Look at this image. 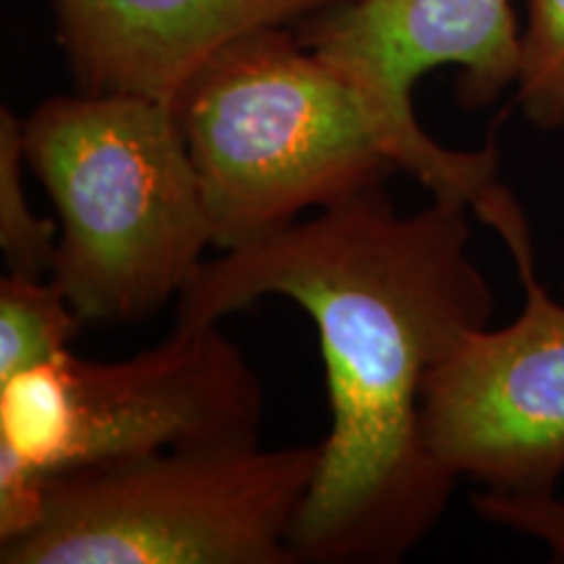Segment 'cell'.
<instances>
[{
    "instance_id": "obj_5",
    "label": "cell",
    "mask_w": 564,
    "mask_h": 564,
    "mask_svg": "<svg viewBox=\"0 0 564 564\" xmlns=\"http://www.w3.org/2000/svg\"><path fill=\"white\" fill-rule=\"evenodd\" d=\"M264 392L217 324L178 322L126 361L74 350L0 387V442L55 476L186 447L259 442Z\"/></svg>"
},
{
    "instance_id": "obj_3",
    "label": "cell",
    "mask_w": 564,
    "mask_h": 564,
    "mask_svg": "<svg viewBox=\"0 0 564 564\" xmlns=\"http://www.w3.org/2000/svg\"><path fill=\"white\" fill-rule=\"evenodd\" d=\"M21 126L61 223L51 278L79 319L131 324L178 299L215 236L173 105L82 91Z\"/></svg>"
},
{
    "instance_id": "obj_1",
    "label": "cell",
    "mask_w": 564,
    "mask_h": 564,
    "mask_svg": "<svg viewBox=\"0 0 564 564\" xmlns=\"http://www.w3.org/2000/svg\"><path fill=\"white\" fill-rule=\"evenodd\" d=\"M468 209L434 199L400 215L371 188L202 262L175 299L186 324H217L264 295L312 314L333 429L291 533L299 562H400L447 510L457 478L426 447L423 384L497 306L470 257Z\"/></svg>"
},
{
    "instance_id": "obj_6",
    "label": "cell",
    "mask_w": 564,
    "mask_h": 564,
    "mask_svg": "<svg viewBox=\"0 0 564 564\" xmlns=\"http://www.w3.org/2000/svg\"><path fill=\"white\" fill-rule=\"evenodd\" d=\"M523 280V312L474 329L426 377L423 436L444 474L484 489L552 494L564 478V306L535 274L514 196L489 223Z\"/></svg>"
},
{
    "instance_id": "obj_4",
    "label": "cell",
    "mask_w": 564,
    "mask_h": 564,
    "mask_svg": "<svg viewBox=\"0 0 564 564\" xmlns=\"http://www.w3.org/2000/svg\"><path fill=\"white\" fill-rule=\"evenodd\" d=\"M319 444L186 447L47 481L3 564H291Z\"/></svg>"
},
{
    "instance_id": "obj_7",
    "label": "cell",
    "mask_w": 564,
    "mask_h": 564,
    "mask_svg": "<svg viewBox=\"0 0 564 564\" xmlns=\"http://www.w3.org/2000/svg\"><path fill=\"white\" fill-rule=\"evenodd\" d=\"M301 40L345 70L377 105L398 147L400 171L434 199L478 212L502 183L494 141L476 152L436 144L415 121L413 84L457 66V97L484 108L514 87L520 30L510 0H350L306 19Z\"/></svg>"
},
{
    "instance_id": "obj_9",
    "label": "cell",
    "mask_w": 564,
    "mask_h": 564,
    "mask_svg": "<svg viewBox=\"0 0 564 564\" xmlns=\"http://www.w3.org/2000/svg\"><path fill=\"white\" fill-rule=\"evenodd\" d=\"M55 282L9 274L0 282V387L70 350L82 327Z\"/></svg>"
},
{
    "instance_id": "obj_2",
    "label": "cell",
    "mask_w": 564,
    "mask_h": 564,
    "mask_svg": "<svg viewBox=\"0 0 564 564\" xmlns=\"http://www.w3.org/2000/svg\"><path fill=\"white\" fill-rule=\"evenodd\" d=\"M173 108L223 251L382 188L400 171L369 95L288 26L232 40Z\"/></svg>"
},
{
    "instance_id": "obj_10",
    "label": "cell",
    "mask_w": 564,
    "mask_h": 564,
    "mask_svg": "<svg viewBox=\"0 0 564 564\" xmlns=\"http://www.w3.org/2000/svg\"><path fill=\"white\" fill-rule=\"evenodd\" d=\"M24 126L9 108L0 112V249L13 274L42 278L58 257L55 223L34 215L24 192Z\"/></svg>"
},
{
    "instance_id": "obj_8",
    "label": "cell",
    "mask_w": 564,
    "mask_h": 564,
    "mask_svg": "<svg viewBox=\"0 0 564 564\" xmlns=\"http://www.w3.org/2000/svg\"><path fill=\"white\" fill-rule=\"evenodd\" d=\"M58 42L82 91L175 102L232 40L350 0H53Z\"/></svg>"
},
{
    "instance_id": "obj_11",
    "label": "cell",
    "mask_w": 564,
    "mask_h": 564,
    "mask_svg": "<svg viewBox=\"0 0 564 564\" xmlns=\"http://www.w3.org/2000/svg\"><path fill=\"white\" fill-rule=\"evenodd\" d=\"M514 91L528 121L564 133V0H528Z\"/></svg>"
},
{
    "instance_id": "obj_12",
    "label": "cell",
    "mask_w": 564,
    "mask_h": 564,
    "mask_svg": "<svg viewBox=\"0 0 564 564\" xmlns=\"http://www.w3.org/2000/svg\"><path fill=\"white\" fill-rule=\"evenodd\" d=\"M474 510L486 523L541 541L556 562H564V497L484 489L474 494Z\"/></svg>"
}]
</instances>
